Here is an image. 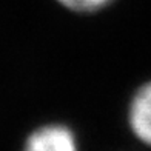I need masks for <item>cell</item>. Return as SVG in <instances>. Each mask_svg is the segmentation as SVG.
Here are the masks:
<instances>
[{
	"mask_svg": "<svg viewBox=\"0 0 151 151\" xmlns=\"http://www.w3.org/2000/svg\"><path fill=\"white\" fill-rule=\"evenodd\" d=\"M20 151H82L76 128L66 122L37 123L25 134Z\"/></svg>",
	"mask_w": 151,
	"mask_h": 151,
	"instance_id": "6da1fadb",
	"label": "cell"
},
{
	"mask_svg": "<svg viewBox=\"0 0 151 151\" xmlns=\"http://www.w3.org/2000/svg\"><path fill=\"white\" fill-rule=\"evenodd\" d=\"M57 2L76 12H93L106 6L111 0H57Z\"/></svg>",
	"mask_w": 151,
	"mask_h": 151,
	"instance_id": "3957f363",
	"label": "cell"
},
{
	"mask_svg": "<svg viewBox=\"0 0 151 151\" xmlns=\"http://www.w3.org/2000/svg\"><path fill=\"white\" fill-rule=\"evenodd\" d=\"M127 119L129 131L137 142L151 148V82L134 94Z\"/></svg>",
	"mask_w": 151,
	"mask_h": 151,
	"instance_id": "7a4b0ae2",
	"label": "cell"
}]
</instances>
